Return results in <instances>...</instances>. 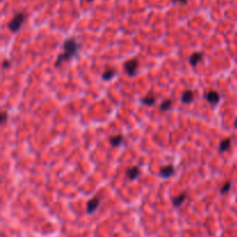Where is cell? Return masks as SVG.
Instances as JSON below:
<instances>
[{
  "label": "cell",
  "mask_w": 237,
  "mask_h": 237,
  "mask_svg": "<svg viewBox=\"0 0 237 237\" xmlns=\"http://www.w3.org/2000/svg\"><path fill=\"white\" fill-rule=\"evenodd\" d=\"M79 49H80V46H79L78 42L74 38H68L66 42L64 43V52L61 55H59L55 65L58 67V66H60L61 63L67 61V60H70L71 58L75 57L79 52Z\"/></svg>",
  "instance_id": "1"
},
{
  "label": "cell",
  "mask_w": 237,
  "mask_h": 237,
  "mask_svg": "<svg viewBox=\"0 0 237 237\" xmlns=\"http://www.w3.org/2000/svg\"><path fill=\"white\" fill-rule=\"evenodd\" d=\"M24 19H26V14H23V13H17V14L12 19V21L8 23L9 30L13 31V32H16L19 29L21 28V26L23 24Z\"/></svg>",
  "instance_id": "2"
},
{
  "label": "cell",
  "mask_w": 237,
  "mask_h": 237,
  "mask_svg": "<svg viewBox=\"0 0 237 237\" xmlns=\"http://www.w3.org/2000/svg\"><path fill=\"white\" fill-rule=\"evenodd\" d=\"M138 60L137 59H131V60H127L125 64H124V70L125 72L128 74V75H131V76H133L135 73H137V70H138Z\"/></svg>",
  "instance_id": "3"
},
{
  "label": "cell",
  "mask_w": 237,
  "mask_h": 237,
  "mask_svg": "<svg viewBox=\"0 0 237 237\" xmlns=\"http://www.w3.org/2000/svg\"><path fill=\"white\" fill-rule=\"evenodd\" d=\"M205 98L209 104H218L220 101V95L214 90H209L205 94Z\"/></svg>",
  "instance_id": "4"
},
{
  "label": "cell",
  "mask_w": 237,
  "mask_h": 237,
  "mask_svg": "<svg viewBox=\"0 0 237 237\" xmlns=\"http://www.w3.org/2000/svg\"><path fill=\"white\" fill-rule=\"evenodd\" d=\"M98 205H99V198L98 197H94L93 199H90L87 204V212L88 213H93L97 209Z\"/></svg>",
  "instance_id": "5"
},
{
  "label": "cell",
  "mask_w": 237,
  "mask_h": 237,
  "mask_svg": "<svg viewBox=\"0 0 237 237\" xmlns=\"http://www.w3.org/2000/svg\"><path fill=\"white\" fill-rule=\"evenodd\" d=\"M174 172H175V169H174L172 166H164L160 170V176L163 177V178H168V177L172 176Z\"/></svg>",
  "instance_id": "6"
},
{
  "label": "cell",
  "mask_w": 237,
  "mask_h": 237,
  "mask_svg": "<svg viewBox=\"0 0 237 237\" xmlns=\"http://www.w3.org/2000/svg\"><path fill=\"white\" fill-rule=\"evenodd\" d=\"M139 174H140V170L138 167H132V168H128L127 170H126V176L131 179V181H134V179H137L138 177H139Z\"/></svg>",
  "instance_id": "7"
},
{
  "label": "cell",
  "mask_w": 237,
  "mask_h": 237,
  "mask_svg": "<svg viewBox=\"0 0 237 237\" xmlns=\"http://www.w3.org/2000/svg\"><path fill=\"white\" fill-rule=\"evenodd\" d=\"M193 97H194V94L192 90H185L183 94H182V102L183 103H191L193 101Z\"/></svg>",
  "instance_id": "8"
},
{
  "label": "cell",
  "mask_w": 237,
  "mask_h": 237,
  "mask_svg": "<svg viewBox=\"0 0 237 237\" xmlns=\"http://www.w3.org/2000/svg\"><path fill=\"white\" fill-rule=\"evenodd\" d=\"M155 101H156V97L154 94H148L146 97H143L141 99V102L145 104V105H148V107H152L155 104Z\"/></svg>",
  "instance_id": "9"
},
{
  "label": "cell",
  "mask_w": 237,
  "mask_h": 237,
  "mask_svg": "<svg viewBox=\"0 0 237 237\" xmlns=\"http://www.w3.org/2000/svg\"><path fill=\"white\" fill-rule=\"evenodd\" d=\"M201 59H202V53H201V52H194L192 56L190 57V64H191L192 66H197L198 63H199Z\"/></svg>",
  "instance_id": "10"
},
{
  "label": "cell",
  "mask_w": 237,
  "mask_h": 237,
  "mask_svg": "<svg viewBox=\"0 0 237 237\" xmlns=\"http://www.w3.org/2000/svg\"><path fill=\"white\" fill-rule=\"evenodd\" d=\"M186 193L184 192V193H182V194H179V195H177L176 198H174L172 199V204H174V206L175 207H178V206H181L182 204L184 202V200L186 199Z\"/></svg>",
  "instance_id": "11"
},
{
  "label": "cell",
  "mask_w": 237,
  "mask_h": 237,
  "mask_svg": "<svg viewBox=\"0 0 237 237\" xmlns=\"http://www.w3.org/2000/svg\"><path fill=\"white\" fill-rule=\"evenodd\" d=\"M230 145H231V140L230 139H224L220 142V146H219V151L223 153V152H227L229 148H230Z\"/></svg>",
  "instance_id": "12"
},
{
  "label": "cell",
  "mask_w": 237,
  "mask_h": 237,
  "mask_svg": "<svg viewBox=\"0 0 237 237\" xmlns=\"http://www.w3.org/2000/svg\"><path fill=\"white\" fill-rule=\"evenodd\" d=\"M115 74H116V71L113 70V68H108V70H105L103 72L102 78H103V80L109 81V80H111L112 78L115 76Z\"/></svg>",
  "instance_id": "13"
},
{
  "label": "cell",
  "mask_w": 237,
  "mask_h": 237,
  "mask_svg": "<svg viewBox=\"0 0 237 237\" xmlns=\"http://www.w3.org/2000/svg\"><path fill=\"white\" fill-rule=\"evenodd\" d=\"M122 142H123V135H120V134L113 135V137H111V139H110V143H111V146H113V147H118Z\"/></svg>",
  "instance_id": "14"
},
{
  "label": "cell",
  "mask_w": 237,
  "mask_h": 237,
  "mask_svg": "<svg viewBox=\"0 0 237 237\" xmlns=\"http://www.w3.org/2000/svg\"><path fill=\"white\" fill-rule=\"evenodd\" d=\"M170 107H171V99H166V101H163V103L160 105V109H161V111H166V110H169V109H170Z\"/></svg>",
  "instance_id": "15"
},
{
  "label": "cell",
  "mask_w": 237,
  "mask_h": 237,
  "mask_svg": "<svg viewBox=\"0 0 237 237\" xmlns=\"http://www.w3.org/2000/svg\"><path fill=\"white\" fill-rule=\"evenodd\" d=\"M230 187H231V183L230 182H225L224 184H223V186L221 187V190H220V192L222 193V194H225L229 190H230Z\"/></svg>",
  "instance_id": "16"
},
{
  "label": "cell",
  "mask_w": 237,
  "mask_h": 237,
  "mask_svg": "<svg viewBox=\"0 0 237 237\" xmlns=\"http://www.w3.org/2000/svg\"><path fill=\"white\" fill-rule=\"evenodd\" d=\"M172 1H175V2H181V4H183V5H184V4H186V1H187V0H172Z\"/></svg>",
  "instance_id": "17"
},
{
  "label": "cell",
  "mask_w": 237,
  "mask_h": 237,
  "mask_svg": "<svg viewBox=\"0 0 237 237\" xmlns=\"http://www.w3.org/2000/svg\"><path fill=\"white\" fill-rule=\"evenodd\" d=\"M6 118H7V115L4 112V113H2V123H5V122H6Z\"/></svg>",
  "instance_id": "18"
},
{
  "label": "cell",
  "mask_w": 237,
  "mask_h": 237,
  "mask_svg": "<svg viewBox=\"0 0 237 237\" xmlns=\"http://www.w3.org/2000/svg\"><path fill=\"white\" fill-rule=\"evenodd\" d=\"M8 67V61H4V68H7Z\"/></svg>",
  "instance_id": "19"
},
{
  "label": "cell",
  "mask_w": 237,
  "mask_h": 237,
  "mask_svg": "<svg viewBox=\"0 0 237 237\" xmlns=\"http://www.w3.org/2000/svg\"><path fill=\"white\" fill-rule=\"evenodd\" d=\"M235 127L237 128V119H236V122H235Z\"/></svg>",
  "instance_id": "20"
},
{
  "label": "cell",
  "mask_w": 237,
  "mask_h": 237,
  "mask_svg": "<svg viewBox=\"0 0 237 237\" xmlns=\"http://www.w3.org/2000/svg\"><path fill=\"white\" fill-rule=\"evenodd\" d=\"M87 1H91V0H87Z\"/></svg>",
  "instance_id": "21"
}]
</instances>
